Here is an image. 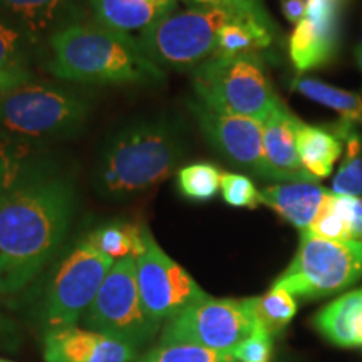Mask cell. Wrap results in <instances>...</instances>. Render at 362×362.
I'll return each instance as SVG.
<instances>
[{
  "label": "cell",
  "instance_id": "obj_1",
  "mask_svg": "<svg viewBox=\"0 0 362 362\" xmlns=\"http://www.w3.org/2000/svg\"><path fill=\"white\" fill-rule=\"evenodd\" d=\"M76 211V188L45 175L0 198V296H13L42 272L64 242Z\"/></svg>",
  "mask_w": 362,
  "mask_h": 362
},
{
  "label": "cell",
  "instance_id": "obj_2",
  "mask_svg": "<svg viewBox=\"0 0 362 362\" xmlns=\"http://www.w3.org/2000/svg\"><path fill=\"white\" fill-rule=\"evenodd\" d=\"M49 71L83 84H149L165 71L143 52L138 39L101 24H71L51 35Z\"/></svg>",
  "mask_w": 362,
  "mask_h": 362
},
{
  "label": "cell",
  "instance_id": "obj_3",
  "mask_svg": "<svg viewBox=\"0 0 362 362\" xmlns=\"http://www.w3.org/2000/svg\"><path fill=\"white\" fill-rule=\"evenodd\" d=\"M185 151L178 126L166 119L131 124L104 148L96 171L99 193L126 200L170 178Z\"/></svg>",
  "mask_w": 362,
  "mask_h": 362
},
{
  "label": "cell",
  "instance_id": "obj_4",
  "mask_svg": "<svg viewBox=\"0 0 362 362\" xmlns=\"http://www.w3.org/2000/svg\"><path fill=\"white\" fill-rule=\"evenodd\" d=\"M198 101L216 112L264 121L282 104L255 54L214 56L193 69Z\"/></svg>",
  "mask_w": 362,
  "mask_h": 362
},
{
  "label": "cell",
  "instance_id": "obj_5",
  "mask_svg": "<svg viewBox=\"0 0 362 362\" xmlns=\"http://www.w3.org/2000/svg\"><path fill=\"white\" fill-rule=\"evenodd\" d=\"M233 19L237 17L220 8L173 7L144 30L138 42L161 69H197L215 56L220 30Z\"/></svg>",
  "mask_w": 362,
  "mask_h": 362
},
{
  "label": "cell",
  "instance_id": "obj_6",
  "mask_svg": "<svg viewBox=\"0 0 362 362\" xmlns=\"http://www.w3.org/2000/svg\"><path fill=\"white\" fill-rule=\"evenodd\" d=\"M88 111L79 94L30 79L0 99V133L37 143L74 133Z\"/></svg>",
  "mask_w": 362,
  "mask_h": 362
},
{
  "label": "cell",
  "instance_id": "obj_7",
  "mask_svg": "<svg viewBox=\"0 0 362 362\" xmlns=\"http://www.w3.org/2000/svg\"><path fill=\"white\" fill-rule=\"evenodd\" d=\"M362 279V242L327 240L300 232L291 265L275 279L279 287L298 298H320L351 287Z\"/></svg>",
  "mask_w": 362,
  "mask_h": 362
},
{
  "label": "cell",
  "instance_id": "obj_8",
  "mask_svg": "<svg viewBox=\"0 0 362 362\" xmlns=\"http://www.w3.org/2000/svg\"><path fill=\"white\" fill-rule=\"evenodd\" d=\"M115 262L81 240L56 267L42 296L37 319L44 332L78 325Z\"/></svg>",
  "mask_w": 362,
  "mask_h": 362
},
{
  "label": "cell",
  "instance_id": "obj_9",
  "mask_svg": "<svg viewBox=\"0 0 362 362\" xmlns=\"http://www.w3.org/2000/svg\"><path fill=\"white\" fill-rule=\"evenodd\" d=\"M81 320L86 329L106 334L138 351L156 337L161 327L149 319L143 307L136 275V257H124L115 262Z\"/></svg>",
  "mask_w": 362,
  "mask_h": 362
},
{
  "label": "cell",
  "instance_id": "obj_10",
  "mask_svg": "<svg viewBox=\"0 0 362 362\" xmlns=\"http://www.w3.org/2000/svg\"><path fill=\"white\" fill-rule=\"evenodd\" d=\"M259 329L248 298L206 296L168 320L158 344H189L211 351H233Z\"/></svg>",
  "mask_w": 362,
  "mask_h": 362
},
{
  "label": "cell",
  "instance_id": "obj_11",
  "mask_svg": "<svg viewBox=\"0 0 362 362\" xmlns=\"http://www.w3.org/2000/svg\"><path fill=\"white\" fill-rule=\"evenodd\" d=\"M136 275L144 310L161 329L180 312L208 296L183 267L163 252L149 230L144 250L136 257Z\"/></svg>",
  "mask_w": 362,
  "mask_h": 362
},
{
  "label": "cell",
  "instance_id": "obj_12",
  "mask_svg": "<svg viewBox=\"0 0 362 362\" xmlns=\"http://www.w3.org/2000/svg\"><path fill=\"white\" fill-rule=\"evenodd\" d=\"M189 110L206 139L237 166L265 178L264 126L245 116L216 112L205 104L189 103Z\"/></svg>",
  "mask_w": 362,
  "mask_h": 362
},
{
  "label": "cell",
  "instance_id": "obj_13",
  "mask_svg": "<svg viewBox=\"0 0 362 362\" xmlns=\"http://www.w3.org/2000/svg\"><path fill=\"white\" fill-rule=\"evenodd\" d=\"M342 0H309L305 19L291 35L288 52L298 71L327 64L337 49L339 12Z\"/></svg>",
  "mask_w": 362,
  "mask_h": 362
},
{
  "label": "cell",
  "instance_id": "obj_14",
  "mask_svg": "<svg viewBox=\"0 0 362 362\" xmlns=\"http://www.w3.org/2000/svg\"><path fill=\"white\" fill-rule=\"evenodd\" d=\"M45 362H134L139 351L106 334L79 325L44 332Z\"/></svg>",
  "mask_w": 362,
  "mask_h": 362
},
{
  "label": "cell",
  "instance_id": "obj_15",
  "mask_svg": "<svg viewBox=\"0 0 362 362\" xmlns=\"http://www.w3.org/2000/svg\"><path fill=\"white\" fill-rule=\"evenodd\" d=\"M297 119L284 104L262 123L264 126V165L265 178L274 181H309L314 180L302 165L297 149ZM317 181V180H315Z\"/></svg>",
  "mask_w": 362,
  "mask_h": 362
},
{
  "label": "cell",
  "instance_id": "obj_16",
  "mask_svg": "<svg viewBox=\"0 0 362 362\" xmlns=\"http://www.w3.org/2000/svg\"><path fill=\"white\" fill-rule=\"evenodd\" d=\"M325 197L327 192L315 180L288 181L262 189L260 203L270 206L275 214L297 226L300 232H305L314 221Z\"/></svg>",
  "mask_w": 362,
  "mask_h": 362
},
{
  "label": "cell",
  "instance_id": "obj_17",
  "mask_svg": "<svg viewBox=\"0 0 362 362\" xmlns=\"http://www.w3.org/2000/svg\"><path fill=\"white\" fill-rule=\"evenodd\" d=\"M51 173L37 143L0 133V198Z\"/></svg>",
  "mask_w": 362,
  "mask_h": 362
},
{
  "label": "cell",
  "instance_id": "obj_18",
  "mask_svg": "<svg viewBox=\"0 0 362 362\" xmlns=\"http://www.w3.org/2000/svg\"><path fill=\"white\" fill-rule=\"evenodd\" d=\"M312 325L339 347H362V288L347 292L319 310Z\"/></svg>",
  "mask_w": 362,
  "mask_h": 362
},
{
  "label": "cell",
  "instance_id": "obj_19",
  "mask_svg": "<svg viewBox=\"0 0 362 362\" xmlns=\"http://www.w3.org/2000/svg\"><path fill=\"white\" fill-rule=\"evenodd\" d=\"M90 7L98 24L126 35L138 33L141 37L144 30L176 6H163L148 0H90Z\"/></svg>",
  "mask_w": 362,
  "mask_h": 362
},
{
  "label": "cell",
  "instance_id": "obj_20",
  "mask_svg": "<svg viewBox=\"0 0 362 362\" xmlns=\"http://www.w3.org/2000/svg\"><path fill=\"white\" fill-rule=\"evenodd\" d=\"M297 149L307 173L314 180H322L332 173L334 163L341 156L342 144L332 131L300 123L297 129Z\"/></svg>",
  "mask_w": 362,
  "mask_h": 362
},
{
  "label": "cell",
  "instance_id": "obj_21",
  "mask_svg": "<svg viewBox=\"0 0 362 362\" xmlns=\"http://www.w3.org/2000/svg\"><path fill=\"white\" fill-rule=\"evenodd\" d=\"M146 232L148 228L144 225L115 221L98 226L84 240L112 260H121L124 257H138L144 250Z\"/></svg>",
  "mask_w": 362,
  "mask_h": 362
},
{
  "label": "cell",
  "instance_id": "obj_22",
  "mask_svg": "<svg viewBox=\"0 0 362 362\" xmlns=\"http://www.w3.org/2000/svg\"><path fill=\"white\" fill-rule=\"evenodd\" d=\"M274 30L255 21L233 19L218 34L215 56H247L272 44Z\"/></svg>",
  "mask_w": 362,
  "mask_h": 362
},
{
  "label": "cell",
  "instance_id": "obj_23",
  "mask_svg": "<svg viewBox=\"0 0 362 362\" xmlns=\"http://www.w3.org/2000/svg\"><path fill=\"white\" fill-rule=\"evenodd\" d=\"M332 133L346 141L347 156L339 168L332 183V192L339 197H359L362 194V143L354 123L344 119L332 126Z\"/></svg>",
  "mask_w": 362,
  "mask_h": 362
},
{
  "label": "cell",
  "instance_id": "obj_24",
  "mask_svg": "<svg viewBox=\"0 0 362 362\" xmlns=\"http://www.w3.org/2000/svg\"><path fill=\"white\" fill-rule=\"evenodd\" d=\"M292 88L302 96L339 112L346 121L362 124V98L357 94L334 88V86L325 84L322 81L307 78L302 74L293 79Z\"/></svg>",
  "mask_w": 362,
  "mask_h": 362
},
{
  "label": "cell",
  "instance_id": "obj_25",
  "mask_svg": "<svg viewBox=\"0 0 362 362\" xmlns=\"http://www.w3.org/2000/svg\"><path fill=\"white\" fill-rule=\"evenodd\" d=\"M352 202L354 197L327 193L314 221L305 232L327 240H354L352 237Z\"/></svg>",
  "mask_w": 362,
  "mask_h": 362
},
{
  "label": "cell",
  "instance_id": "obj_26",
  "mask_svg": "<svg viewBox=\"0 0 362 362\" xmlns=\"http://www.w3.org/2000/svg\"><path fill=\"white\" fill-rule=\"evenodd\" d=\"M248 302L259 327L274 337L282 332L297 314L296 297L279 287H272L260 297L248 298Z\"/></svg>",
  "mask_w": 362,
  "mask_h": 362
},
{
  "label": "cell",
  "instance_id": "obj_27",
  "mask_svg": "<svg viewBox=\"0 0 362 362\" xmlns=\"http://www.w3.org/2000/svg\"><path fill=\"white\" fill-rule=\"evenodd\" d=\"M221 173L218 168L208 163L183 166L176 176V187L185 198L193 202L211 200L218 193Z\"/></svg>",
  "mask_w": 362,
  "mask_h": 362
},
{
  "label": "cell",
  "instance_id": "obj_28",
  "mask_svg": "<svg viewBox=\"0 0 362 362\" xmlns=\"http://www.w3.org/2000/svg\"><path fill=\"white\" fill-rule=\"evenodd\" d=\"M134 362H237L232 351H211L189 344H158Z\"/></svg>",
  "mask_w": 362,
  "mask_h": 362
},
{
  "label": "cell",
  "instance_id": "obj_29",
  "mask_svg": "<svg viewBox=\"0 0 362 362\" xmlns=\"http://www.w3.org/2000/svg\"><path fill=\"white\" fill-rule=\"evenodd\" d=\"M67 0H0V7L12 13L30 35L49 25Z\"/></svg>",
  "mask_w": 362,
  "mask_h": 362
},
{
  "label": "cell",
  "instance_id": "obj_30",
  "mask_svg": "<svg viewBox=\"0 0 362 362\" xmlns=\"http://www.w3.org/2000/svg\"><path fill=\"white\" fill-rule=\"evenodd\" d=\"M33 35L19 22L0 16V67H27Z\"/></svg>",
  "mask_w": 362,
  "mask_h": 362
},
{
  "label": "cell",
  "instance_id": "obj_31",
  "mask_svg": "<svg viewBox=\"0 0 362 362\" xmlns=\"http://www.w3.org/2000/svg\"><path fill=\"white\" fill-rule=\"evenodd\" d=\"M188 6L192 7H210V8H220L237 19L243 21H255L269 27V29L275 30L274 22L270 21L269 13L262 6L260 0H183Z\"/></svg>",
  "mask_w": 362,
  "mask_h": 362
},
{
  "label": "cell",
  "instance_id": "obj_32",
  "mask_svg": "<svg viewBox=\"0 0 362 362\" xmlns=\"http://www.w3.org/2000/svg\"><path fill=\"white\" fill-rule=\"evenodd\" d=\"M221 197L232 206L257 208L260 205V192L247 176L221 173Z\"/></svg>",
  "mask_w": 362,
  "mask_h": 362
},
{
  "label": "cell",
  "instance_id": "obj_33",
  "mask_svg": "<svg viewBox=\"0 0 362 362\" xmlns=\"http://www.w3.org/2000/svg\"><path fill=\"white\" fill-rule=\"evenodd\" d=\"M232 354L237 362H272L274 336L259 327L250 337L240 342Z\"/></svg>",
  "mask_w": 362,
  "mask_h": 362
},
{
  "label": "cell",
  "instance_id": "obj_34",
  "mask_svg": "<svg viewBox=\"0 0 362 362\" xmlns=\"http://www.w3.org/2000/svg\"><path fill=\"white\" fill-rule=\"evenodd\" d=\"M30 79L33 74L27 67H0V99Z\"/></svg>",
  "mask_w": 362,
  "mask_h": 362
},
{
  "label": "cell",
  "instance_id": "obj_35",
  "mask_svg": "<svg viewBox=\"0 0 362 362\" xmlns=\"http://www.w3.org/2000/svg\"><path fill=\"white\" fill-rule=\"evenodd\" d=\"M17 330L7 317L0 314V351H13L17 346Z\"/></svg>",
  "mask_w": 362,
  "mask_h": 362
},
{
  "label": "cell",
  "instance_id": "obj_36",
  "mask_svg": "<svg viewBox=\"0 0 362 362\" xmlns=\"http://www.w3.org/2000/svg\"><path fill=\"white\" fill-rule=\"evenodd\" d=\"M307 2L309 0H284L282 2V12L285 19L292 24H298L305 19L307 13Z\"/></svg>",
  "mask_w": 362,
  "mask_h": 362
},
{
  "label": "cell",
  "instance_id": "obj_37",
  "mask_svg": "<svg viewBox=\"0 0 362 362\" xmlns=\"http://www.w3.org/2000/svg\"><path fill=\"white\" fill-rule=\"evenodd\" d=\"M352 237L362 242V200L359 198L352 202Z\"/></svg>",
  "mask_w": 362,
  "mask_h": 362
},
{
  "label": "cell",
  "instance_id": "obj_38",
  "mask_svg": "<svg viewBox=\"0 0 362 362\" xmlns=\"http://www.w3.org/2000/svg\"><path fill=\"white\" fill-rule=\"evenodd\" d=\"M148 2L163 4V6H176V2H178V0H148Z\"/></svg>",
  "mask_w": 362,
  "mask_h": 362
},
{
  "label": "cell",
  "instance_id": "obj_39",
  "mask_svg": "<svg viewBox=\"0 0 362 362\" xmlns=\"http://www.w3.org/2000/svg\"><path fill=\"white\" fill-rule=\"evenodd\" d=\"M356 59H357V64H359V69L362 71V45L356 49Z\"/></svg>",
  "mask_w": 362,
  "mask_h": 362
},
{
  "label": "cell",
  "instance_id": "obj_40",
  "mask_svg": "<svg viewBox=\"0 0 362 362\" xmlns=\"http://www.w3.org/2000/svg\"><path fill=\"white\" fill-rule=\"evenodd\" d=\"M0 362H13V361H7V359H2V357H0Z\"/></svg>",
  "mask_w": 362,
  "mask_h": 362
}]
</instances>
